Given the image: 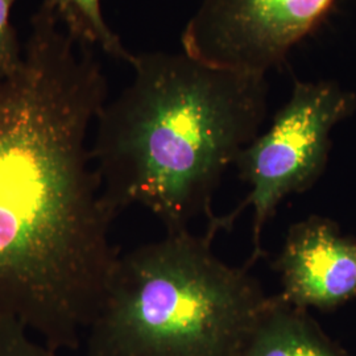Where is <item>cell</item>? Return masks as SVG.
I'll list each match as a JSON object with an SVG mask.
<instances>
[{"mask_svg":"<svg viewBox=\"0 0 356 356\" xmlns=\"http://www.w3.org/2000/svg\"><path fill=\"white\" fill-rule=\"evenodd\" d=\"M107 90L94 47L40 6L0 78V323L56 351L79 347L119 257L88 145Z\"/></svg>","mask_w":356,"mask_h":356,"instance_id":"cell-1","label":"cell"},{"mask_svg":"<svg viewBox=\"0 0 356 356\" xmlns=\"http://www.w3.org/2000/svg\"><path fill=\"white\" fill-rule=\"evenodd\" d=\"M134 78L95 122L91 157L118 216L139 204L166 232L204 216L227 169L260 134L267 76L206 64L185 51L135 54Z\"/></svg>","mask_w":356,"mask_h":356,"instance_id":"cell-2","label":"cell"},{"mask_svg":"<svg viewBox=\"0 0 356 356\" xmlns=\"http://www.w3.org/2000/svg\"><path fill=\"white\" fill-rule=\"evenodd\" d=\"M216 235L166 232L119 254L88 356H236L270 296L213 252Z\"/></svg>","mask_w":356,"mask_h":356,"instance_id":"cell-3","label":"cell"},{"mask_svg":"<svg viewBox=\"0 0 356 356\" xmlns=\"http://www.w3.org/2000/svg\"><path fill=\"white\" fill-rule=\"evenodd\" d=\"M356 95L334 81L293 83L289 99L239 154L235 168L250 194L229 216V229L243 210L251 207L254 252L250 263L263 256L261 234L284 198L312 189L323 175L331 151V132L355 113Z\"/></svg>","mask_w":356,"mask_h":356,"instance_id":"cell-4","label":"cell"},{"mask_svg":"<svg viewBox=\"0 0 356 356\" xmlns=\"http://www.w3.org/2000/svg\"><path fill=\"white\" fill-rule=\"evenodd\" d=\"M335 0H202L182 51L206 64L267 76L326 17Z\"/></svg>","mask_w":356,"mask_h":356,"instance_id":"cell-5","label":"cell"},{"mask_svg":"<svg viewBox=\"0 0 356 356\" xmlns=\"http://www.w3.org/2000/svg\"><path fill=\"white\" fill-rule=\"evenodd\" d=\"M273 269L284 301L332 312L356 297V238L330 218L310 216L289 227Z\"/></svg>","mask_w":356,"mask_h":356,"instance_id":"cell-6","label":"cell"},{"mask_svg":"<svg viewBox=\"0 0 356 356\" xmlns=\"http://www.w3.org/2000/svg\"><path fill=\"white\" fill-rule=\"evenodd\" d=\"M236 356H351L309 310L270 296Z\"/></svg>","mask_w":356,"mask_h":356,"instance_id":"cell-7","label":"cell"},{"mask_svg":"<svg viewBox=\"0 0 356 356\" xmlns=\"http://www.w3.org/2000/svg\"><path fill=\"white\" fill-rule=\"evenodd\" d=\"M41 7L54 13L67 33L76 41L98 47L113 58L131 65L135 54L123 45L107 24L101 0H41Z\"/></svg>","mask_w":356,"mask_h":356,"instance_id":"cell-8","label":"cell"},{"mask_svg":"<svg viewBox=\"0 0 356 356\" xmlns=\"http://www.w3.org/2000/svg\"><path fill=\"white\" fill-rule=\"evenodd\" d=\"M16 1L0 0V78L13 74L23 58V48L11 22Z\"/></svg>","mask_w":356,"mask_h":356,"instance_id":"cell-9","label":"cell"},{"mask_svg":"<svg viewBox=\"0 0 356 356\" xmlns=\"http://www.w3.org/2000/svg\"><path fill=\"white\" fill-rule=\"evenodd\" d=\"M0 356H60L47 344L31 339L29 331L17 322L0 323Z\"/></svg>","mask_w":356,"mask_h":356,"instance_id":"cell-10","label":"cell"}]
</instances>
